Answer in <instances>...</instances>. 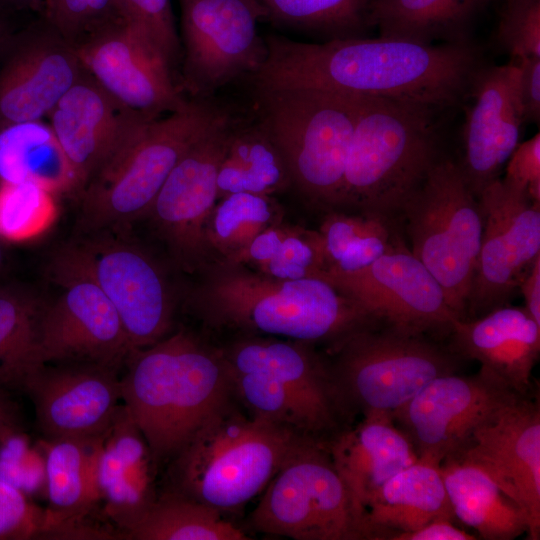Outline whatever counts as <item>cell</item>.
I'll list each match as a JSON object with an SVG mask.
<instances>
[{"instance_id":"cell-3","label":"cell","mask_w":540,"mask_h":540,"mask_svg":"<svg viewBox=\"0 0 540 540\" xmlns=\"http://www.w3.org/2000/svg\"><path fill=\"white\" fill-rule=\"evenodd\" d=\"M202 269L205 275L192 302L211 322L291 340L335 344L378 324L322 278L277 279L221 260Z\"/></svg>"},{"instance_id":"cell-43","label":"cell","mask_w":540,"mask_h":540,"mask_svg":"<svg viewBox=\"0 0 540 540\" xmlns=\"http://www.w3.org/2000/svg\"><path fill=\"white\" fill-rule=\"evenodd\" d=\"M496 38L514 60L540 57V0H505Z\"/></svg>"},{"instance_id":"cell-6","label":"cell","mask_w":540,"mask_h":540,"mask_svg":"<svg viewBox=\"0 0 540 540\" xmlns=\"http://www.w3.org/2000/svg\"><path fill=\"white\" fill-rule=\"evenodd\" d=\"M248 414L324 442L346 416L329 365L309 342L250 338L221 350Z\"/></svg>"},{"instance_id":"cell-39","label":"cell","mask_w":540,"mask_h":540,"mask_svg":"<svg viewBox=\"0 0 540 540\" xmlns=\"http://www.w3.org/2000/svg\"><path fill=\"white\" fill-rule=\"evenodd\" d=\"M55 196L36 183L0 181V238L23 242L45 233L57 216Z\"/></svg>"},{"instance_id":"cell-44","label":"cell","mask_w":540,"mask_h":540,"mask_svg":"<svg viewBox=\"0 0 540 540\" xmlns=\"http://www.w3.org/2000/svg\"><path fill=\"white\" fill-rule=\"evenodd\" d=\"M0 478L28 497L46 491V468L43 451L32 447L23 431L0 439Z\"/></svg>"},{"instance_id":"cell-29","label":"cell","mask_w":540,"mask_h":540,"mask_svg":"<svg viewBox=\"0 0 540 540\" xmlns=\"http://www.w3.org/2000/svg\"><path fill=\"white\" fill-rule=\"evenodd\" d=\"M103 434L45 438L40 442L49 500L43 539H50L58 528L87 517L99 503L97 466Z\"/></svg>"},{"instance_id":"cell-31","label":"cell","mask_w":540,"mask_h":540,"mask_svg":"<svg viewBox=\"0 0 540 540\" xmlns=\"http://www.w3.org/2000/svg\"><path fill=\"white\" fill-rule=\"evenodd\" d=\"M0 181L36 183L55 195L78 196L80 191L68 159L43 119L0 128Z\"/></svg>"},{"instance_id":"cell-25","label":"cell","mask_w":540,"mask_h":540,"mask_svg":"<svg viewBox=\"0 0 540 540\" xmlns=\"http://www.w3.org/2000/svg\"><path fill=\"white\" fill-rule=\"evenodd\" d=\"M451 351L475 360L515 393L529 396L540 354V326L524 308L501 306L474 319H458Z\"/></svg>"},{"instance_id":"cell-35","label":"cell","mask_w":540,"mask_h":540,"mask_svg":"<svg viewBox=\"0 0 540 540\" xmlns=\"http://www.w3.org/2000/svg\"><path fill=\"white\" fill-rule=\"evenodd\" d=\"M44 302L19 286L0 288V384L21 391L26 377L42 365L39 325Z\"/></svg>"},{"instance_id":"cell-30","label":"cell","mask_w":540,"mask_h":540,"mask_svg":"<svg viewBox=\"0 0 540 540\" xmlns=\"http://www.w3.org/2000/svg\"><path fill=\"white\" fill-rule=\"evenodd\" d=\"M439 471L455 520L485 540H512L528 531L524 511L478 467L454 457Z\"/></svg>"},{"instance_id":"cell-37","label":"cell","mask_w":540,"mask_h":540,"mask_svg":"<svg viewBox=\"0 0 540 540\" xmlns=\"http://www.w3.org/2000/svg\"><path fill=\"white\" fill-rule=\"evenodd\" d=\"M266 20L325 41L363 38L374 28L376 0H257Z\"/></svg>"},{"instance_id":"cell-2","label":"cell","mask_w":540,"mask_h":540,"mask_svg":"<svg viewBox=\"0 0 540 540\" xmlns=\"http://www.w3.org/2000/svg\"><path fill=\"white\" fill-rule=\"evenodd\" d=\"M124 366L121 400L157 466L171 460L207 419L234 398L222 351L185 330L132 351Z\"/></svg>"},{"instance_id":"cell-8","label":"cell","mask_w":540,"mask_h":540,"mask_svg":"<svg viewBox=\"0 0 540 540\" xmlns=\"http://www.w3.org/2000/svg\"><path fill=\"white\" fill-rule=\"evenodd\" d=\"M254 115L279 148L294 187L309 202L340 206L357 95L315 88L252 89Z\"/></svg>"},{"instance_id":"cell-14","label":"cell","mask_w":540,"mask_h":540,"mask_svg":"<svg viewBox=\"0 0 540 540\" xmlns=\"http://www.w3.org/2000/svg\"><path fill=\"white\" fill-rule=\"evenodd\" d=\"M71 245L113 305L131 352L166 337L174 300L158 262L123 229H105Z\"/></svg>"},{"instance_id":"cell-53","label":"cell","mask_w":540,"mask_h":540,"mask_svg":"<svg viewBox=\"0 0 540 540\" xmlns=\"http://www.w3.org/2000/svg\"><path fill=\"white\" fill-rule=\"evenodd\" d=\"M7 0H0V11L6 10Z\"/></svg>"},{"instance_id":"cell-15","label":"cell","mask_w":540,"mask_h":540,"mask_svg":"<svg viewBox=\"0 0 540 540\" xmlns=\"http://www.w3.org/2000/svg\"><path fill=\"white\" fill-rule=\"evenodd\" d=\"M235 119L228 107L212 122L174 166L146 215L189 271L202 269L210 256L205 230L218 201L219 166Z\"/></svg>"},{"instance_id":"cell-24","label":"cell","mask_w":540,"mask_h":540,"mask_svg":"<svg viewBox=\"0 0 540 540\" xmlns=\"http://www.w3.org/2000/svg\"><path fill=\"white\" fill-rule=\"evenodd\" d=\"M47 117L77 177L79 194L125 140L154 120L121 105L85 69Z\"/></svg>"},{"instance_id":"cell-27","label":"cell","mask_w":540,"mask_h":540,"mask_svg":"<svg viewBox=\"0 0 540 540\" xmlns=\"http://www.w3.org/2000/svg\"><path fill=\"white\" fill-rule=\"evenodd\" d=\"M325 446L364 519V508L380 487L418 460L412 443L388 413L363 416Z\"/></svg>"},{"instance_id":"cell-36","label":"cell","mask_w":540,"mask_h":540,"mask_svg":"<svg viewBox=\"0 0 540 540\" xmlns=\"http://www.w3.org/2000/svg\"><path fill=\"white\" fill-rule=\"evenodd\" d=\"M318 232L324 251V272L328 273L348 274L365 269L401 243L392 231L389 217L366 212L330 213Z\"/></svg>"},{"instance_id":"cell-51","label":"cell","mask_w":540,"mask_h":540,"mask_svg":"<svg viewBox=\"0 0 540 540\" xmlns=\"http://www.w3.org/2000/svg\"><path fill=\"white\" fill-rule=\"evenodd\" d=\"M44 0H7L6 10H43Z\"/></svg>"},{"instance_id":"cell-38","label":"cell","mask_w":540,"mask_h":540,"mask_svg":"<svg viewBox=\"0 0 540 540\" xmlns=\"http://www.w3.org/2000/svg\"><path fill=\"white\" fill-rule=\"evenodd\" d=\"M277 212L271 196L233 193L219 198L205 230L210 254L218 253L222 261L231 259L259 233L278 223Z\"/></svg>"},{"instance_id":"cell-48","label":"cell","mask_w":540,"mask_h":540,"mask_svg":"<svg viewBox=\"0 0 540 540\" xmlns=\"http://www.w3.org/2000/svg\"><path fill=\"white\" fill-rule=\"evenodd\" d=\"M473 534L456 527L453 521L437 519L410 531L395 534L391 540H474Z\"/></svg>"},{"instance_id":"cell-20","label":"cell","mask_w":540,"mask_h":540,"mask_svg":"<svg viewBox=\"0 0 540 540\" xmlns=\"http://www.w3.org/2000/svg\"><path fill=\"white\" fill-rule=\"evenodd\" d=\"M84 68L75 46L45 19L0 44V128L47 117Z\"/></svg>"},{"instance_id":"cell-19","label":"cell","mask_w":540,"mask_h":540,"mask_svg":"<svg viewBox=\"0 0 540 540\" xmlns=\"http://www.w3.org/2000/svg\"><path fill=\"white\" fill-rule=\"evenodd\" d=\"M83 68L117 102L149 119L184 109L185 98L161 56L122 17L75 45Z\"/></svg>"},{"instance_id":"cell-28","label":"cell","mask_w":540,"mask_h":540,"mask_svg":"<svg viewBox=\"0 0 540 540\" xmlns=\"http://www.w3.org/2000/svg\"><path fill=\"white\" fill-rule=\"evenodd\" d=\"M364 510L369 540H391L437 519L455 520L439 466L420 460L387 480Z\"/></svg>"},{"instance_id":"cell-1","label":"cell","mask_w":540,"mask_h":540,"mask_svg":"<svg viewBox=\"0 0 540 540\" xmlns=\"http://www.w3.org/2000/svg\"><path fill=\"white\" fill-rule=\"evenodd\" d=\"M264 39L268 53L247 80L252 89L315 88L442 110L467 98L483 66L480 49L472 41L423 45L363 37L304 43L275 34Z\"/></svg>"},{"instance_id":"cell-40","label":"cell","mask_w":540,"mask_h":540,"mask_svg":"<svg viewBox=\"0 0 540 540\" xmlns=\"http://www.w3.org/2000/svg\"><path fill=\"white\" fill-rule=\"evenodd\" d=\"M120 15L161 56L177 80L182 45L171 0H116Z\"/></svg>"},{"instance_id":"cell-7","label":"cell","mask_w":540,"mask_h":540,"mask_svg":"<svg viewBox=\"0 0 540 540\" xmlns=\"http://www.w3.org/2000/svg\"><path fill=\"white\" fill-rule=\"evenodd\" d=\"M226 109L215 98L190 99L135 131L78 195L84 231L124 229L146 216L174 166Z\"/></svg>"},{"instance_id":"cell-42","label":"cell","mask_w":540,"mask_h":540,"mask_svg":"<svg viewBox=\"0 0 540 540\" xmlns=\"http://www.w3.org/2000/svg\"><path fill=\"white\" fill-rule=\"evenodd\" d=\"M42 11L44 19L73 45L121 16L116 0H44Z\"/></svg>"},{"instance_id":"cell-22","label":"cell","mask_w":540,"mask_h":540,"mask_svg":"<svg viewBox=\"0 0 540 540\" xmlns=\"http://www.w3.org/2000/svg\"><path fill=\"white\" fill-rule=\"evenodd\" d=\"M119 369L92 363L42 364L24 380L46 439L95 437L110 426L121 400Z\"/></svg>"},{"instance_id":"cell-26","label":"cell","mask_w":540,"mask_h":540,"mask_svg":"<svg viewBox=\"0 0 540 540\" xmlns=\"http://www.w3.org/2000/svg\"><path fill=\"white\" fill-rule=\"evenodd\" d=\"M156 467L146 439L124 404L120 405L103 434L97 466L103 512L119 534L157 499Z\"/></svg>"},{"instance_id":"cell-16","label":"cell","mask_w":540,"mask_h":540,"mask_svg":"<svg viewBox=\"0 0 540 540\" xmlns=\"http://www.w3.org/2000/svg\"><path fill=\"white\" fill-rule=\"evenodd\" d=\"M519 395L487 370L451 373L429 381L392 417L418 460L439 466L461 450L474 431Z\"/></svg>"},{"instance_id":"cell-47","label":"cell","mask_w":540,"mask_h":540,"mask_svg":"<svg viewBox=\"0 0 540 540\" xmlns=\"http://www.w3.org/2000/svg\"><path fill=\"white\" fill-rule=\"evenodd\" d=\"M515 61L519 69V94L524 122L539 123L540 57H529Z\"/></svg>"},{"instance_id":"cell-54","label":"cell","mask_w":540,"mask_h":540,"mask_svg":"<svg viewBox=\"0 0 540 540\" xmlns=\"http://www.w3.org/2000/svg\"><path fill=\"white\" fill-rule=\"evenodd\" d=\"M2 260H3V253H2L1 243H0V268L2 265Z\"/></svg>"},{"instance_id":"cell-5","label":"cell","mask_w":540,"mask_h":540,"mask_svg":"<svg viewBox=\"0 0 540 540\" xmlns=\"http://www.w3.org/2000/svg\"><path fill=\"white\" fill-rule=\"evenodd\" d=\"M305 437L246 416L231 401L207 419L171 459L170 492L221 512L238 509L267 486Z\"/></svg>"},{"instance_id":"cell-13","label":"cell","mask_w":540,"mask_h":540,"mask_svg":"<svg viewBox=\"0 0 540 540\" xmlns=\"http://www.w3.org/2000/svg\"><path fill=\"white\" fill-rule=\"evenodd\" d=\"M50 273L60 293L42 309L41 363L124 366L131 348L120 319L71 245L56 254Z\"/></svg>"},{"instance_id":"cell-21","label":"cell","mask_w":540,"mask_h":540,"mask_svg":"<svg viewBox=\"0 0 540 540\" xmlns=\"http://www.w3.org/2000/svg\"><path fill=\"white\" fill-rule=\"evenodd\" d=\"M485 472L524 511L528 539L540 538V407L519 396L449 456ZM448 458V457H447Z\"/></svg>"},{"instance_id":"cell-23","label":"cell","mask_w":540,"mask_h":540,"mask_svg":"<svg viewBox=\"0 0 540 540\" xmlns=\"http://www.w3.org/2000/svg\"><path fill=\"white\" fill-rule=\"evenodd\" d=\"M467 97L463 130L464 158L459 164L468 186L478 198L498 179L503 165L520 143L524 122L519 94V69L511 60L501 66H482L475 73Z\"/></svg>"},{"instance_id":"cell-52","label":"cell","mask_w":540,"mask_h":540,"mask_svg":"<svg viewBox=\"0 0 540 540\" xmlns=\"http://www.w3.org/2000/svg\"><path fill=\"white\" fill-rule=\"evenodd\" d=\"M11 33L5 19L0 15V44Z\"/></svg>"},{"instance_id":"cell-41","label":"cell","mask_w":540,"mask_h":540,"mask_svg":"<svg viewBox=\"0 0 540 540\" xmlns=\"http://www.w3.org/2000/svg\"><path fill=\"white\" fill-rule=\"evenodd\" d=\"M325 267L319 232L287 226L274 256L256 271L277 279L297 280L319 278Z\"/></svg>"},{"instance_id":"cell-12","label":"cell","mask_w":540,"mask_h":540,"mask_svg":"<svg viewBox=\"0 0 540 540\" xmlns=\"http://www.w3.org/2000/svg\"><path fill=\"white\" fill-rule=\"evenodd\" d=\"M182 61L179 88L190 99L248 80L264 64L267 46L258 23L267 13L257 0H178Z\"/></svg>"},{"instance_id":"cell-9","label":"cell","mask_w":540,"mask_h":540,"mask_svg":"<svg viewBox=\"0 0 540 540\" xmlns=\"http://www.w3.org/2000/svg\"><path fill=\"white\" fill-rule=\"evenodd\" d=\"M476 198L460 165L439 158L401 210L410 251L440 284L460 319L466 318L483 231Z\"/></svg>"},{"instance_id":"cell-49","label":"cell","mask_w":540,"mask_h":540,"mask_svg":"<svg viewBox=\"0 0 540 540\" xmlns=\"http://www.w3.org/2000/svg\"><path fill=\"white\" fill-rule=\"evenodd\" d=\"M518 288L524 297V309L540 326V256L526 272Z\"/></svg>"},{"instance_id":"cell-33","label":"cell","mask_w":540,"mask_h":540,"mask_svg":"<svg viewBox=\"0 0 540 540\" xmlns=\"http://www.w3.org/2000/svg\"><path fill=\"white\" fill-rule=\"evenodd\" d=\"M236 116L219 166L218 199L233 193L271 196L292 187L286 162L276 143L255 117Z\"/></svg>"},{"instance_id":"cell-46","label":"cell","mask_w":540,"mask_h":540,"mask_svg":"<svg viewBox=\"0 0 540 540\" xmlns=\"http://www.w3.org/2000/svg\"><path fill=\"white\" fill-rule=\"evenodd\" d=\"M503 181L512 188L526 193L540 206V134L519 143L507 161Z\"/></svg>"},{"instance_id":"cell-50","label":"cell","mask_w":540,"mask_h":540,"mask_svg":"<svg viewBox=\"0 0 540 540\" xmlns=\"http://www.w3.org/2000/svg\"><path fill=\"white\" fill-rule=\"evenodd\" d=\"M10 392L0 384V439L22 431L19 409Z\"/></svg>"},{"instance_id":"cell-32","label":"cell","mask_w":540,"mask_h":540,"mask_svg":"<svg viewBox=\"0 0 540 540\" xmlns=\"http://www.w3.org/2000/svg\"><path fill=\"white\" fill-rule=\"evenodd\" d=\"M488 0H376L380 37L432 45L471 42L474 20Z\"/></svg>"},{"instance_id":"cell-17","label":"cell","mask_w":540,"mask_h":540,"mask_svg":"<svg viewBox=\"0 0 540 540\" xmlns=\"http://www.w3.org/2000/svg\"><path fill=\"white\" fill-rule=\"evenodd\" d=\"M483 231L466 318L506 305L540 256V206L503 179L478 196Z\"/></svg>"},{"instance_id":"cell-18","label":"cell","mask_w":540,"mask_h":540,"mask_svg":"<svg viewBox=\"0 0 540 540\" xmlns=\"http://www.w3.org/2000/svg\"><path fill=\"white\" fill-rule=\"evenodd\" d=\"M322 278L381 325L414 335L450 330L460 319L437 280L402 243L365 269Z\"/></svg>"},{"instance_id":"cell-34","label":"cell","mask_w":540,"mask_h":540,"mask_svg":"<svg viewBox=\"0 0 540 540\" xmlns=\"http://www.w3.org/2000/svg\"><path fill=\"white\" fill-rule=\"evenodd\" d=\"M126 540H247L249 537L221 511L194 499L167 492L124 528Z\"/></svg>"},{"instance_id":"cell-10","label":"cell","mask_w":540,"mask_h":540,"mask_svg":"<svg viewBox=\"0 0 540 540\" xmlns=\"http://www.w3.org/2000/svg\"><path fill=\"white\" fill-rule=\"evenodd\" d=\"M374 324L336 343L329 365L343 410L393 413L432 379L456 373L461 359L424 338Z\"/></svg>"},{"instance_id":"cell-4","label":"cell","mask_w":540,"mask_h":540,"mask_svg":"<svg viewBox=\"0 0 540 540\" xmlns=\"http://www.w3.org/2000/svg\"><path fill=\"white\" fill-rule=\"evenodd\" d=\"M340 206L390 217L439 159L435 114L417 102L359 96Z\"/></svg>"},{"instance_id":"cell-11","label":"cell","mask_w":540,"mask_h":540,"mask_svg":"<svg viewBox=\"0 0 540 540\" xmlns=\"http://www.w3.org/2000/svg\"><path fill=\"white\" fill-rule=\"evenodd\" d=\"M265 488L250 516L256 531L295 540H368L364 516L325 442L305 437Z\"/></svg>"},{"instance_id":"cell-45","label":"cell","mask_w":540,"mask_h":540,"mask_svg":"<svg viewBox=\"0 0 540 540\" xmlns=\"http://www.w3.org/2000/svg\"><path fill=\"white\" fill-rule=\"evenodd\" d=\"M46 510L0 478V540L43 539Z\"/></svg>"}]
</instances>
